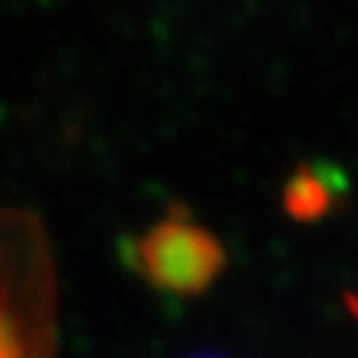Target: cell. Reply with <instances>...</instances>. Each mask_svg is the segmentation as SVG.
<instances>
[{"instance_id": "1", "label": "cell", "mask_w": 358, "mask_h": 358, "mask_svg": "<svg viewBox=\"0 0 358 358\" xmlns=\"http://www.w3.org/2000/svg\"><path fill=\"white\" fill-rule=\"evenodd\" d=\"M57 260L42 218L0 209V358H57Z\"/></svg>"}, {"instance_id": "2", "label": "cell", "mask_w": 358, "mask_h": 358, "mask_svg": "<svg viewBox=\"0 0 358 358\" xmlns=\"http://www.w3.org/2000/svg\"><path fill=\"white\" fill-rule=\"evenodd\" d=\"M126 257L143 284L176 299L203 296L227 268L221 239L176 206L134 236Z\"/></svg>"}, {"instance_id": "3", "label": "cell", "mask_w": 358, "mask_h": 358, "mask_svg": "<svg viewBox=\"0 0 358 358\" xmlns=\"http://www.w3.org/2000/svg\"><path fill=\"white\" fill-rule=\"evenodd\" d=\"M287 212L293 218H317L320 212H326L329 206V188L317 182V176L299 173L293 182L287 185Z\"/></svg>"}, {"instance_id": "4", "label": "cell", "mask_w": 358, "mask_h": 358, "mask_svg": "<svg viewBox=\"0 0 358 358\" xmlns=\"http://www.w3.org/2000/svg\"><path fill=\"white\" fill-rule=\"evenodd\" d=\"M200 358H221V355H200Z\"/></svg>"}]
</instances>
